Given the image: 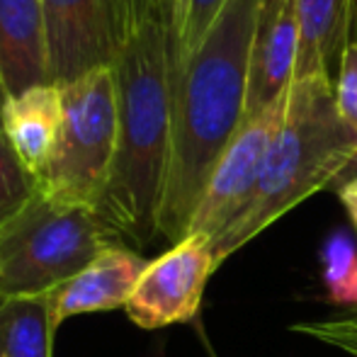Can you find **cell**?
Returning a JSON list of instances; mask_svg holds the SVG:
<instances>
[{
  "mask_svg": "<svg viewBox=\"0 0 357 357\" xmlns=\"http://www.w3.org/2000/svg\"><path fill=\"white\" fill-rule=\"evenodd\" d=\"M287 100H289V93L282 95L270 107L248 114L243 119L236 137L231 139L229 149L216 163L207 190L197 204V212L190 221L188 236L199 234L209 241H216L243 214L255 192L275 134L282 127Z\"/></svg>",
  "mask_w": 357,
  "mask_h": 357,
  "instance_id": "cell-6",
  "label": "cell"
},
{
  "mask_svg": "<svg viewBox=\"0 0 357 357\" xmlns=\"http://www.w3.org/2000/svg\"><path fill=\"white\" fill-rule=\"evenodd\" d=\"M321 275L333 304L357 311V243L348 231H335L321 248Z\"/></svg>",
  "mask_w": 357,
  "mask_h": 357,
  "instance_id": "cell-15",
  "label": "cell"
},
{
  "mask_svg": "<svg viewBox=\"0 0 357 357\" xmlns=\"http://www.w3.org/2000/svg\"><path fill=\"white\" fill-rule=\"evenodd\" d=\"M63 127L39 192L71 207L98 212L117 146L114 68H95L61 85Z\"/></svg>",
  "mask_w": 357,
  "mask_h": 357,
  "instance_id": "cell-5",
  "label": "cell"
},
{
  "mask_svg": "<svg viewBox=\"0 0 357 357\" xmlns=\"http://www.w3.org/2000/svg\"><path fill=\"white\" fill-rule=\"evenodd\" d=\"M117 146L98 216L134 250L158 238L173 127V29L134 27L114 59Z\"/></svg>",
  "mask_w": 357,
  "mask_h": 357,
  "instance_id": "cell-2",
  "label": "cell"
},
{
  "mask_svg": "<svg viewBox=\"0 0 357 357\" xmlns=\"http://www.w3.org/2000/svg\"><path fill=\"white\" fill-rule=\"evenodd\" d=\"M335 105L345 122L357 132V37L345 47L338 63V80H333Z\"/></svg>",
  "mask_w": 357,
  "mask_h": 357,
  "instance_id": "cell-19",
  "label": "cell"
},
{
  "mask_svg": "<svg viewBox=\"0 0 357 357\" xmlns=\"http://www.w3.org/2000/svg\"><path fill=\"white\" fill-rule=\"evenodd\" d=\"M5 100H8V95H5V90H3V83H0V134H3V105H5Z\"/></svg>",
  "mask_w": 357,
  "mask_h": 357,
  "instance_id": "cell-23",
  "label": "cell"
},
{
  "mask_svg": "<svg viewBox=\"0 0 357 357\" xmlns=\"http://www.w3.org/2000/svg\"><path fill=\"white\" fill-rule=\"evenodd\" d=\"M355 158L357 132L340 117L333 78L294 80L282 127L273 139L248 207L212 241L216 265L311 195L333 188Z\"/></svg>",
  "mask_w": 357,
  "mask_h": 357,
  "instance_id": "cell-3",
  "label": "cell"
},
{
  "mask_svg": "<svg viewBox=\"0 0 357 357\" xmlns=\"http://www.w3.org/2000/svg\"><path fill=\"white\" fill-rule=\"evenodd\" d=\"M216 268L212 241L199 234L185 236L163 255L149 260V268L124 306L129 321L146 331L190 324L202 306L204 287Z\"/></svg>",
  "mask_w": 357,
  "mask_h": 357,
  "instance_id": "cell-8",
  "label": "cell"
},
{
  "mask_svg": "<svg viewBox=\"0 0 357 357\" xmlns=\"http://www.w3.org/2000/svg\"><path fill=\"white\" fill-rule=\"evenodd\" d=\"M299 17V61L294 80L331 75L333 61L343 56L353 39L357 0H296Z\"/></svg>",
  "mask_w": 357,
  "mask_h": 357,
  "instance_id": "cell-13",
  "label": "cell"
},
{
  "mask_svg": "<svg viewBox=\"0 0 357 357\" xmlns=\"http://www.w3.org/2000/svg\"><path fill=\"white\" fill-rule=\"evenodd\" d=\"M345 314H353V316H357V311H345Z\"/></svg>",
  "mask_w": 357,
  "mask_h": 357,
  "instance_id": "cell-24",
  "label": "cell"
},
{
  "mask_svg": "<svg viewBox=\"0 0 357 357\" xmlns=\"http://www.w3.org/2000/svg\"><path fill=\"white\" fill-rule=\"evenodd\" d=\"M224 5L226 0H183L173 34V66L192 56L195 49L204 42L207 32L212 29Z\"/></svg>",
  "mask_w": 357,
  "mask_h": 357,
  "instance_id": "cell-17",
  "label": "cell"
},
{
  "mask_svg": "<svg viewBox=\"0 0 357 357\" xmlns=\"http://www.w3.org/2000/svg\"><path fill=\"white\" fill-rule=\"evenodd\" d=\"M63 127V95L59 83H42L5 100L3 134L34 180L47 175Z\"/></svg>",
  "mask_w": 357,
  "mask_h": 357,
  "instance_id": "cell-11",
  "label": "cell"
},
{
  "mask_svg": "<svg viewBox=\"0 0 357 357\" xmlns=\"http://www.w3.org/2000/svg\"><path fill=\"white\" fill-rule=\"evenodd\" d=\"M263 0H226L204 42L173 66V127L158 238L188 236L216 163L245 119L250 47Z\"/></svg>",
  "mask_w": 357,
  "mask_h": 357,
  "instance_id": "cell-1",
  "label": "cell"
},
{
  "mask_svg": "<svg viewBox=\"0 0 357 357\" xmlns=\"http://www.w3.org/2000/svg\"><path fill=\"white\" fill-rule=\"evenodd\" d=\"M52 294L0 299V357H52Z\"/></svg>",
  "mask_w": 357,
  "mask_h": 357,
  "instance_id": "cell-14",
  "label": "cell"
},
{
  "mask_svg": "<svg viewBox=\"0 0 357 357\" xmlns=\"http://www.w3.org/2000/svg\"><path fill=\"white\" fill-rule=\"evenodd\" d=\"M335 192H338V199L343 204L345 214H348L350 224H353L355 234H357V178H350L345 183L335 185Z\"/></svg>",
  "mask_w": 357,
  "mask_h": 357,
  "instance_id": "cell-21",
  "label": "cell"
},
{
  "mask_svg": "<svg viewBox=\"0 0 357 357\" xmlns=\"http://www.w3.org/2000/svg\"><path fill=\"white\" fill-rule=\"evenodd\" d=\"M49 80L66 85L95 68L114 66L124 42L119 0H42Z\"/></svg>",
  "mask_w": 357,
  "mask_h": 357,
  "instance_id": "cell-7",
  "label": "cell"
},
{
  "mask_svg": "<svg viewBox=\"0 0 357 357\" xmlns=\"http://www.w3.org/2000/svg\"><path fill=\"white\" fill-rule=\"evenodd\" d=\"M122 3V17H124V34L134 27H142L149 22H158L173 29L178 24L180 5L183 0H119Z\"/></svg>",
  "mask_w": 357,
  "mask_h": 357,
  "instance_id": "cell-20",
  "label": "cell"
},
{
  "mask_svg": "<svg viewBox=\"0 0 357 357\" xmlns=\"http://www.w3.org/2000/svg\"><path fill=\"white\" fill-rule=\"evenodd\" d=\"M146 268L149 260L127 243L102 250L75 278L52 291L54 328L59 331V326L71 316L127 306Z\"/></svg>",
  "mask_w": 357,
  "mask_h": 357,
  "instance_id": "cell-10",
  "label": "cell"
},
{
  "mask_svg": "<svg viewBox=\"0 0 357 357\" xmlns=\"http://www.w3.org/2000/svg\"><path fill=\"white\" fill-rule=\"evenodd\" d=\"M37 192V180L20 163L5 134H0V229L22 212Z\"/></svg>",
  "mask_w": 357,
  "mask_h": 357,
  "instance_id": "cell-16",
  "label": "cell"
},
{
  "mask_svg": "<svg viewBox=\"0 0 357 357\" xmlns=\"http://www.w3.org/2000/svg\"><path fill=\"white\" fill-rule=\"evenodd\" d=\"M119 243L98 212L37 192L0 229V299L52 294Z\"/></svg>",
  "mask_w": 357,
  "mask_h": 357,
  "instance_id": "cell-4",
  "label": "cell"
},
{
  "mask_svg": "<svg viewBox=\"0 0 357 357\" xmlns=\"http://www.w3.org/2000/svg\"><path fill=\"white\" fill-rule=\"evenodd\" d=\"M350 178H357V158L353 160V163L348 165V168H345V173L340 175V178H338V183H335V185L345 183V180H350ZM335 185H333V188H335Z\"/></svg>",
  "mask_w": 357,
  "mask_h": 357,
  "instance_id": "cell-22",
  "label": "cell"
},
{
  "mask_svg": "<svg viewBox=\"0 0 357 357\" xmlns=\"http://www.w3.org/2000/svg\"><path fill=\"white\" fill-rule=\"evenodd\" d=\"M299 61L296 0H263L250 47L245 117L278 102L289 93Z\"/></svg>",
  "mask_w": 357,
  "mask_h": 357,
  "instance_id": "cell-9",
  "label": "cell"
},
{
  "mask_svg": "<svg viewBox=\"0 0 357 357\" xmlns=\"http://www.w3.org/2000/svg\"><path fill=\"white\" fill-rule=\"evenodd\" d=\"M291 331L331 345L335 350H343L350 357H357V316L353 314H343L338 319L326 321H304V324L291 326Z\"/></svg>",
  "mask_w": 357,
  "mask_h": 357,
  "instance_id": "cell-18",
  "label": "cell"
},
{
  "mask_svg": "<svg viewBox=\"0 0 357 357\" xmlns=\"http://www.w3.org/2000/svg\"><path fill=\"white\" fill-rule=\"evenodd\" d=\"M0 83L8 98L52 83L42 0H0Z\"/></svg>",
  "mask_w": 357,
  "mask_h": 357,
  "instance_id": "cell-12",
  "label": "cell"
}]
</instances>
